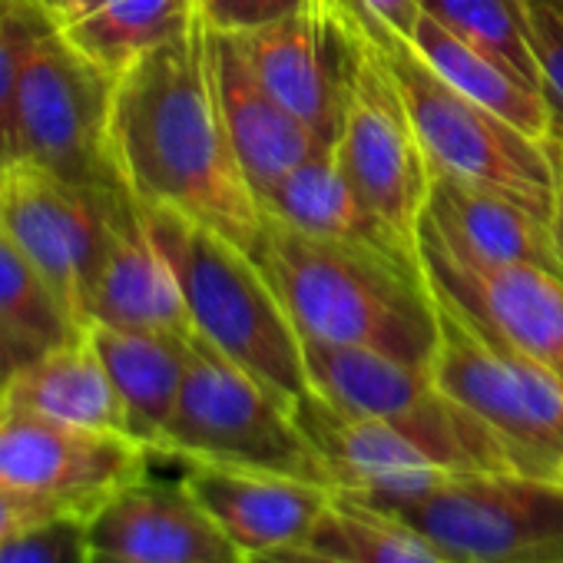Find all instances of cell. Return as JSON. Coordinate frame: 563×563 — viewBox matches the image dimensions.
<instances>
[{
    "label": "cell",
    "instance_id": "3",
    "mask_svg": "<svg viewBox=\"0 0 563 563\" xmlns=\"http://www.w3.org/2000/svg\"><path fill=\"white\" fill-rule=\"evenodd\" d=\"M136 206L146 235L179 282L192 332L296 408L312 391L302 335L265 268L252 252L179 209Z\"/></svg>",
    "mask_w": 563,
    "mask_h": 563
},
{
    "label": "cell",
    "instance_id": "12",
    "mask_svg": "<svg viewBox=\"0 0 563 563\" xmlns=\"http://www.w3.org/2000/svg\"><path fill=\"white\" fill-rule=\"evenodd\" d=\"M126 192L97 196L41 166L14 163L0 173V232L44 275L64 309L87 329V299L110 245Z\"/></svg>",
    "mask_w": 563,
    "mask_h": 563
},
{
    "label": "cell",
    "instance_id": "20",
    "mask_svg": "<svg viewBox=\"0 0 563 563\" xmlns=\"http://www.w3.org/2000/svg\"><path fill=\"white\" fill-rule=\"evenodd\" d=\"M431 166V163H428ZM424 219L461 255L494 265H533L563 278L550 222L497 189L431 166Z\"/></svg>",
    "mask_w": 563,
    "mask_h": 563
},
{
    "label": "cell",
    "instance_id": "39",
    "mask_svg": "<svg viewBox=\"0 0 563 563\" xmlns=\"http://www.w3.org/2000/svg\"><path fill=\"white\" fill-rule=\"evenodd\" d=\"M90 563H140V560H130V556H117V553H103V550H93Z\"/></svg>",
    "mask_w": 563,
    "mask_h": 563
},
{
    "label": "cell",
    "instance_id": "29",
    "mask_svg": "<svg viewBox=\"0 0 563 563\" xmlns=\"http://www.w3.org/2000/svg\"><path fill=\"white\" fill-rule=\"evenodd\" d=\"M57 24L34 0L0 4V173L21 163L18 153V80L34 37Z\"/></svg>",
    "mask_w": 563,
    "mask_h": 563
},
{
    "label": "cell",
    "instance_id": "25",
    "mask_svg": "<svg viewBox=\"0 0 563 563\" xmlns=\"http://www.w3.org/2000/svg\"><path fill=\"white\" fill-rule=\"evenodd\" d=\"M196 14V0H103L97 11L60 24V31L90 64L117 80L143 54L179 37Z\"/></svg>",
    "mask_w": 563,
    "mask_h": 563
},
{
    "label": "cell",
    "instance_id": "41",
    "mask_svg": "<svg viewBox=\"0 0 563 563\" xmlns=\"http://www.w3.org/2000/svg\"><path fill=\"white\" fill-rule=\"evenodd\" d=\"M556 166H560V179H563V146H556Z\"/></svg>",
    "mask_w": 563,
    "mask_h": 563
},
{
    "label": "cell",
    "instance_id": "17",
    "mask_svg": "<svg viewBox=\"0 0 563 563\" xmlns=\"http://www.w3.org/2000/svg\"><path fill=\"white\" fill-rule=\"evenodd\" d=\"M183 484L245 556L309 543L335 497L325 484L225 464H186Z\"/></svg>",
    "mask_w": 563,
    "mask_h": 563
},
{
    "label": "cell",
    "instance_id": "24",
    "mask_svg": "<svg viewBox=\"0 0 563 563\" xmlns=\"http://www.w3.org/2000/svg\"><path fill=\"white\" fill-rule=\"evenodd\" d=\"M411 47L457 93H464L467 100L481 103L484 110L504 117L527 136L547 140L550 126H547V110H543L540 93L530 90L527 84H520L510 70H504L490 57L467 47L461 37L444 31L428 14H421L418 27L411 34Z\"/></svg>",
    "mask_w": 563,
    "mask_h": 563
},
{
    "label": "cell",
    "instance_id": "23",
    "mask_svg": "<svg viewBox=\"0 0 563 563\" xmlns=\"http://www.w3.org/2000/svg\"><path fill=\"white\" fill-rule=\"evenodd\" d=\"M0 408L27 411L74 428L126 434L123 401L87 335L21 368L0 391Z\"/></svg>",
    "mask_w": 563,
    "mask_h": 563
},
{
    "label": "cell",
    "instance_id": "6",
    "mask_svg": "<svg viewBox=\"0 0 563 563\" xmlns=\"http://www.w3.org/2000/svg\"><path fill=\"white\" fill-rule=\"evenodd\" d=\"M375 507L421 530L454 563H563V481L553 477L448 471L428 490Z\"/></svg>",
    "mask_w": 563,
    "mask_h": 563
},
{
    "label": "cell",
    "instance_id": "19",
    "mask_svg": "<svg viewBox=\"0 0 563 563\" xmlns=\"http://www.w3.org/2000/svg\"><path fill=\"white\" fill-rule=\"evenodd\" d=\"M90 325L192 335L183 289L163 252L146 235L133 196L113 216L110 245L87 299V329Z\"/></svg>",
    "mask_w": 563,
    "mask_h": 563
},
{
    "label": "cell",
    "instance_id": "16",
    "mask_svg": "<svg viewBox=\"0 0 563 563\" xmlns=\"http://www.w3.org/2000/svg\"><path fill=\"white\" fill-rule=\"evenodd\" d=\"M87 530L93 550L140 563H245V553L183 481L159 484L146 474L113 494L87 520Z\"/></svg>",
    "mask_w": 563,
    "mask_h": 563
},
{
    "label": "cell",
    "instance_id": "22",
    "mask_svg": "<svg viewBox=\"0 0 563 563\" xmlns=\"http://www.w3.org/2000/svg\"><path fill=\"white\" fill-rule=\"evenodd\" d=\"M90 345L97 349L120 401L126 411V434L140 441L150 454L173 418L179 401L192 335H166V332H126L110 325L87 329Z\"/></svg>",
    "mask_w": 563,
    "mask_h": 563
},
{
    "label": "cell",
    "instance_id": "33",
    "mask_svg": "<svg viewBox=\"0 0 563 563\" xmlns=\"http://www.w3.org/2000/svg\"><path fill=\"white\" fill-rule=\"evenodd\" d=\"M70 510H64L60 504L47 500V497H37V494H27V490H18L11 484L0 481V543H8L11 537L37 527V523H47L54 517H67ZM77 517V514H74Z\"/></svg>",
    "mask_w": 563,
    "mask_h": 563
},
{
    "label": "cell",
    "instance_id": "1",
    "mask_svg": "<svg viewBox=\"0 0 563 563\" xmlns=\"http://www.w3.org/2000/svg\"><path fill=\"white\" fill-rule=\"evenodd\" d=\"M110 146L136 202L179 209L255 252L262 209L225 133L202 14L113 80Z\"/></svg>",
    "mask_w": 563,
    "mask_h": 563
},
{
    "label": "cell",
    "instance_id": "34",
    "mask_svg": "<svg viewBox=\"0 0 563 563\" xmlns=\"http://www.w3.org/2000/svg\"><path fill=\"white\" fill-rule=\"evenodd\" d=\"M365 34H388L411 44V34L421 21V0H349Z\"/></svg>",
    "mask_w": 563,
    "mask_h": 563
},
{
    "label": "cell",
    "instance_id": "42",
    "mask_svg": "<svg viewBox=\"0 0 563 563\" xmlns=\"http://www.w3.org/2000/svg\"><path fill=\"white\" fill-rule=\"evenodd\" d=\"M0 4H4V0H0Z\"/></svg>",
    "mask_w": 563,
    "mask_h": 563
},
{
    "label": "cell",
    "instance_id": "26",
    "mask_svg": "<svg viewBox=\"0 0 563 563\" xmlns=\"http://www.w3.org/2000/svg\"><path fill=\"white\" fill-rule=\"evenodd\" d=\"M309 547L349 563H454L401 517L339 490Z\"/></svg>",
    "mask_w": 563,
    "mask_h": 563
},
{
    "label": "cell",
    "instance_id": "7",
    "mask_svg": "<svg viewBox=\"0 0 563 563\" xmlns=\"http://www.w3.org/2000/svg\"><path fill=\"white\" fill-rule=\"evenodd\" d=\"M312 391L342 411L378 418L448 471H517L504 441L424 368L375 352L302 339Z\"/></svg>",
    "mask_w": 563,
    "mask_h": 563
},
{
    "label": "cell",
    "instance_id": "4",
    "mask_svg": "<svg viewBox=\"0 0 563 563\" xmlns=\"http://www.w3.org/2000/svg\"><path fill=\"white\" fill-rule=\"evenodd\" d=\"M156 454L183 464L272 471L335 490L292 408L192 332V355Z\"/></svg>",
    "mask_w": 563,
    "mask_h": 563
},
{
    "label": "cell",
    "instance_id": "37",
    "mask_svg": "<svg viewBox=\"0 0 563 563\" xmlns=\"http://www.w3.org/2000/svg\"><path fill=\"white\" fill-rule=\"evenodd\" d=\"M100 4H103V0H64V11H60L57 24H70V21H77V18H84V14L97 11Z\"/></svg>",
    "mask_w": 563,
    "mask_h": 563
},
{
    "label": "cell",
    "instance_id": "14",
    "mask_svg": "<svg viewBox=\"0 0 563 563\" xmlns=\"http://www.w3.org/2000/svg\"><path fill=\"white\" fill-rule=\"evenodd\" d=\"M150 451L120 431H90L0 408V481L93 517L113 494L146 477Z\"/></svg>",
    "mask_w": 563,
    "mask_h": 563
},
{
    "label": "cell",
    "instance_id": "5",
    "mask_svg": "<svg viewBox=\"0 0 563 563\" xmlns=\"http://www.w3.org/2000/svg\"><path fill=\"white\" fill-rule=\"evenodd\" d=\"M372 41L398 80L428 163L484 189H497L550 222L560 189L556 143L533 140L504 117L457 93L408 41L388 34H375Z\"/></svg>",
    "mask_w": 563,
    "mask_h": 563
},
{
    "label": "cell",
    "instance_id": "8",
    "mask_svg": "<svg viewBox=\"0 0 563 563\" xmlns=\"http://www.w3.org/2000/svg\"><path fill=\"white\" fill-rule=\"evenodd\" d=\"M113 77L90 64L60 31L44 27L18 80V153L21 163L97 192H126L110 146Z\"/></svg>",
    "mask_w": 563,
    "mask_h": 563
},
{
    "label": "cell",
    "instance_id": "32",
    "mask_svg": "<svg viewBox=\"0 0 563 563\" xmlns=\"http://www.w3.org/2000/svg\"><path fill=\"white\" fill-rule=\"evenodd\" d=\"M202 21L222 34H249L296 14L306 0H196Z\"/></svg>",
    "mask_w": 563,
    "mask_h": 563
},
{
    "label": "cell",
    "instance_id": "31",
    "mask_svg": "<svg viewBox=\"0 0 563 563\" xmlns=\"http://www.w3.org/2000/svg\"><path fill=\"white\" fill-rule=\"evenodd\" d=\"M93 543L87 517H54L8 543H0V563H90Z\"/></svg>",
    "mask_w": 563,
    "mask_h": 563
},
{
    "label": "cell",
    "instance_id": "21",
    "mask_svg": "<svg viewBox=\"0 0 563 563\" xmlns=\"http://www.w3.org/2000/svg\"><path fill=\"white\" fill-rule=\"evenodd\" d=\"M262 216H272L292 229H302L319 239H335L349 245L372 249L385 255L388 262L424 275L418 242L405 239L398 229H391L349 183L342 173L335 150H319L296 169H289L282 179H275L258 196Z\"/></svg>",
    "mask_w": 563,
    "mask_h": 563
},
{
    "label": "cell",
    "instance_id": "10",
    "mask_svg": "<svg viewBox=\"0 0 563 563\" xmlns=\"http://www.w3.org/2000/svg\"><path fill=\"white\" fill-rule=\"evenodd\" d=\"M239 37L272 97L322 146H335L368 44L349 0H306L296 14Z\"/></svg>",
    "mask_w": 563,
    "mask_h": 563
},
{
    "label": "cell",
    "instance_id": "30",
    "mask_svg": "<svg viewBox=\"0 0 563 563\" xmlns=\"http://www.w3.org/2000/svg\"><path fill=\"white\" fill-rule=\"evenodd\" d=\"M530 44L540 70V100L547 110V140L563 146V0H527Z\"/></svg>",
    "mask_w": 563,
    "mask_h": 563
},
{
    "label": "cell",
    "instance_id": "35",
    "mask_svg": "<svg viewBox=\"0 0 563 563\" xmlns=\"http://www.w3.org/2000/svg\"><path fill=\"white\" fill-rule=\"evenodd\" d=\"M245 563H349L339 560L325 550H316L309 543H296V547H278V550H265V553H252L245 556Z\"/></svg>",
    "mask_w": 563,
    "mask_h": 563
},
{
    "label": "cell",
    "instance_id": "2",
    "mask_svg": "<svg viewBox=\"0 0 563 563\" xmlns=\"http://www.w3.org/2000/svg\"><path fill=\"white\" fill-rule=\"evenodd\" d=\"M252 258L265 268L302 339L375 352L431 372L441 345V309L428 275L272 216H262Z\"/></svg>",
    "mask_w": 563,
    "mask_h": 563
},
{
    "label": "cell",
    "instance_id": "28",
    "mask_svg": "<svg viewBox=\"0 0 563 563\" xmlns=\"http://www.w3.org/2000/svg\"><path fill=\"white\" fill-rule=\"evenodd\" d=\"M421 11L540 93L527 0H421Z\"/></svg>",
    "mask_w": 563,
    "mask_h": 563
},
{
    "label": "cell",
    "instance_id": "15",
    "mask_svg": "<svg viewBox=\"0 0 563 563\" xmlns=\"http://www.w3.org/2000/svg\"><path fill=\"white\" fill-rule=\"evenodd\" d=\"M292 415L339 494L385 504L415 497L448 474V467L434 464L385 421L342 411L319 391L299 398Z\"/></svg>",
    "mask_w": 563,
    "mask_h": 563
},
{
    "label": "cell",
    "instance_id": "11",
    "mask_svg": "<svg viewBox=\"0 0 563 563\" xmlns=\"http://www.w3.org/2000/svg\"><path fill=\"white\" fill-rule=\"evenodd\" d=\"M418 255L438 302L484 339L530 358L563 385V278L533 265H494L454 252L421 216Z\"/></svg>",
    "mask_w": 563,
    "mask_h": 563
},
{
    "label": "cell",
    "instance_id": "27",
    "mask_svg": "<svg viewBox=\"0 0 563 563\" xmlns=\"http://www.w3.org/2000/svg\"><path fill=\"white\" fill-rule=\"evenodd\" d=\"M0 332L31 362L87 335V329L54 296L44 275L4 232H0Z\"/></svg>",
    "mask_w": 563,
    "mask_h": 563
},
{
    "label": "cell",
    "instance_id": "38",
    "mask_svg": "<svg viewBox=\"0 0 563 563\" xmlns=\"http://www.w3.org/2000/svg\"><path fill=\"white\" fill-rule=\"evenodd\" d=\"M550 232H553L556 252H560V258H563V179H560V189H556V199H553V212H550Z\"/></svg>",
    "mask_w": 563,
    "mask_h": 563
},
{
    "label": "cell",
    "instance_id": "36",
    "mask_svg": "<svg viewBox=\"0 0 563 563\" xmlns=\"http://www.w3.org/2000/svg\"><path fill=\"white\" fill-rule=\"evenodd\" d=\"M27 365H31V358H27L4 332H0V391H4L8 382H11L21 368H27Z\"/></svg>",
    "mask_w": 563,
    "mask_h": 563
},
{
    "label": "cell",
    "instance_id": "40",
    "mask_svg": "<svg viewBox=\"0 0 563 563\" xmlns=\"http://www.w3.org/2000/svg\"><path fill=\"white\" fill-rule=\"evenodd\" d=\"M34 4H37V8H44L54 21H57V18H60V11H64V0H34Z\"/></svg>",
    "mask_w": 563,
    "mask_h": 563
},
{
    "label": "cell",
    "instance_id": "18",
    "mask_svg": "<svg viewBox=\"0 0 563 563\" xmlns=\"http://www.w3.org/2000/svg\"><path fill=\"white\" fill-rule=\"evenodd\" d=\"M206 34H209V60H212V80H216L225 133L258 199L275 179H282L289 169H296L299 163H306L309 156L329 146H322L272 97V90L258 80L239 34H222L212 31L209 24Z\"/></svg>",
    "mask_w": 563,
    "mask_h": 563
},
{
    "label": "cell",
    "instance_id": "13",
    "mask_svg": "<svg viewBox=\"0 0 563 563\" xmlns=\"http://www.w3.org/2000/svg\"><path fill=\"white\" fill-rule=\"evenodd\" d=\"M332 150L352 189L391 229L418 242V222L431 189V166L398 80L391 77L372 37L365 44V57L345 107V123Z\"/></svg>",
    "mask_w": 563,
    "mask_h": 563
},
{
    "label": "cell",
    "instance_id": "9",
    "mask_svg": "<svg viewBox=\"0 0 563 563\" xmlns=\"http://www.w3.org/2000/svg\"><path fill=\"white\" fill-rule=\"evenodd\" d=\"M438 309L441 345L431 378L504 441L517 471L563 481V385L474 332L451 306Z\"/></svg>",
    "mask_w": 563,
    "mask_h": 563
}]
</instances>
